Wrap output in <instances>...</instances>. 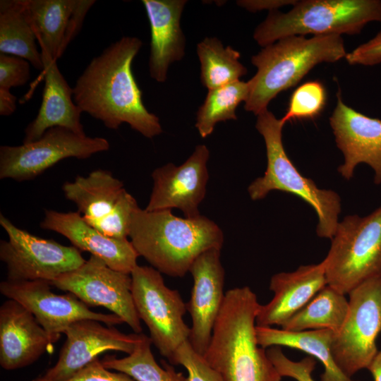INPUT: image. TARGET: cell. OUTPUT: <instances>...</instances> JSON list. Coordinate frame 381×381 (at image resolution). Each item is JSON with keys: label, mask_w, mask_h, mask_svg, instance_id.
Segmentation results:
<instances>
[{"label": "cell", "mask_w": 381, "mask_h": 381, "mask_svg": "<svg viewBox=\"0 0 381 381\" xmlns=\"http://www.w3.org/2000/svg\"><path fill=\"white\" fill-rule=\"evenodd\" d=\"M139 256L159 272L182 277L203 252L221 249L224 234L219 226L200 215L195 219L174 215L171 210L133 213L129 234Z\"/></svg>", "instance_id": "3"}, {"label": "cell", "mask_w": 381, "mask_h": 381, "mask_svg": "<svg viewBox=\"0 0 381 381\" xmlns=\"http://www.w3.org/2000/svg\"><path fill=\"white\" fill-rule=\"evenodd\" d=\"M0 225L8 235L7 241H0V260L6 265L7 280L51 282L85 262L74 246L35 236L17 227L2 213Z\"/></svg>", "instance_id": "11"}, {"label": "cell", "mask_w": 381, "mask_h": 381, "mask_svg": "<svg viewBox=\"0 0 381 381\" xmlns=\"http://www.w3.org/2000/svg\"><path fill=\"white\" fill-rule=\"evenodd\" d=\"M345 58L351 65L373 66L381 64V31L346 54Z\"/></svg>", "instance_id": "36"}, {"label": "cell", "mask_w": 381, "mask_h": 381, "mask_svg": "<svg viewBox=\"0 0 381 381\" xmlns=\"http://www.w3.org/2000/svg\"><path fill=\"white\" fill-rule=\"evenodd\" d=\"M17 97L10 90L0 88V115L8 116L13 114L16 109Z\"/></svg>", "instance_id": "38"}, {"label": "cell", "mask_w": 381, "mask_h": 381, "mask_svg": "<svg viewBox=\"0 0 381 381\" xmlns=\"http://www.w3.org/2000/svg\"><path fill=\"white\" fill-rule=\"evenodd\" d=\"M326 100V90L321 83L306 82L294 90L281 120L285 124L294 119H313L323 110Z\"/></svg>", "instance_id": "31"}, {"label": "cell", "mask_w": 381, "mask_h": 381, "mask_svg": "<svg viewBox=\"0 0 381 381\" xmlns=\"http://www.w3.org/2000/svg\"><path fill=\"white\" fill-rule=\"evenodd\" d=\"M349 310L334 332L331 351L339 368L351 377L368 369L378 349L376 339L381 332V275L372 277L349 294Z\"/></svg>", "instance_id": "9"}, {"label": "cell", "mask_w": 381, "mask_h": 381, "mask_svg": "<svg viewBox=\"0 0 381 381\" xmlns=\"http://www.w3.org/2000/svg\"><path fill=\"white\" fill-rule=\"evenodd\" d=\"M267 354L279 374L296 381H315L312 373L315 368L316 359L308 356L294 361L284 353L280 346H271L266 349Z\"/></svg>", "instance_id": "33"}, {"label": "cell", "mask_w": 381, "mask_h": 381, "mask_svg": "<svg viewBox=\"0 0 381 381\" xmlns=\"http://www.w3.org/2000/svg\"><path fill=\"white\" fill-rule=\"evenodd\" d=\"M249 91L248 81L240 80L209 90L196 115L195 127L200 136L204 138L210 135L219 122L236 120V108L241 102H246Z\"/></svg>", "instance_id": "30"}, {"label": "cell", "mask_w": 381, "mask_h": 381, "mask_svg": "<svg viewBox=\"0 0 381 381\" xmlns=\"http://www.w3.org/2000/svg\"><path fill=\"white\" fill-rule=\"evenodd\" d=\"M337 98L329 123L337 146L344 157L338 171L349 180L356 167L365 163L374 171V183L381 184V119L369 117L346 105L340 91Z\"/></svg>", "instance_id": "17"}, {"label": "cell", "mask_w": 381, "mask_h": 381, "mask_svg": "<svg viewBox=\"0 0 381 381\" xmlns=\"http://www.w3.org/2000/svg\"><path fill=\"white\" fill-rule=\"evenodd\" d=\"M44 280L9 281L0 283V292L7 299L14 300L35 316L54 344L72 323L85 319L101 322L109 326L123 323L114 313L94 312L71 293L56 294Z\"/></svg>", "instance_id": "14"}, {"label": "cell", "mask_w": 381, "mask_h": 381, "mask_svg": "<svg viewBox=\"0 0 381 381\" xmlns=\"http://www.w3.org/2000/svg\"><path fill=\"white\" fill-rule=\"evenodd\" d=\"M62 190L89 225L109 237H129L133 215L138 205L123 182L111 171L97 169L87 176H77L73 181L65 182Z\"/></svg>", "instance_id": "10"}, {"label": "cell", "mask_w": 381, "mask_h": 381, "mask_svg": "<svg viewBox=\"0 0 381 381\" xmlns=\"http://www.w3.org/2000/svg\"><path fill=\"white\" fill-rule=\"evenodd\" d=\"M322 262L327 284L344 295L381 275V205L368 216L339 222Z\"/></svg>", "instance_id": "7"}, {"label": "cell", "mask_w": 381, "mask_h": 381, "mask_svg": "<svg viewBox=\"0 0 381 381\" xmlns=\"http://www.w3.org/2000/svg\"><path fill=\"white\" fill-rule=\"evenodd\" d=\"M209 156L207 146L198 145L182 164L168 163L155 169L152 174V190L145 210L177 208L186 218L200 217L198 207L205 196L209 179L207 167Z\"/></svg>", "instance_id": "16"}, {"label": "cell", "mask_w": 381, "mask_h": 381, "mask_svg": "<svg viewBox=\"0 0 381 381\" xmlns=\"http://www.w3.org/2000/svg\"><path fill=\"white\" fill-rule=\"evenodd\" d=\"M45 230L57 232L79 250L102 259L111 269L131 274L139 257L127 239L109 237L89 225L77 212H61L48 210L40 224Z\"/></svg>", "instance_id": "21"}, {"label": "cell", "mask_w": 381, "mask_h": 381, "mask_svg": "<svg viewBox=\"0 0 381 381\" xmlns=\"http://www.w3.org/2000/svg\"><path fill=\"white\" fill-rule=\"evenodd\" d=\"M348 310L345 295L327 284L281 327L293 332L329 329L337 332Z\"/></svg>", "instance_id": "27"}, {"label": "cell", "mask_w": 381, "mask_h": 381, "mask_svg": "<svg viewBox=\"0 0 381 381\" xmlns=\"http://www.w3.org/2000/svg\"><path fill=\"white\" fill-rule=\"evenodd\" d=\"M142 44L136 37L124 36L94 57L73 87V101L107 128L116 130L126 123L152 138L162 133V126L145 107L131 68Z\"/></svg>", "instance_id": "1"}, {"label": "cell", "mask_w": 381, "mask_h": 381, "mask_svg": "<svg viewBox=\"0 0 381 381\" xmlns=\"http://www.w3.org/2000/svg\"><path fill=\"white\" fill-rule=\"evenodd\" d=\"M327 285L323 262L301 265L291 272L274 274L269 289L272 300L260 306L256 326H282Z\"/></svg>", "instance_id": "22"}, {"label": "cell", "mask_w": 381, "mask_h": 381, "mask_svg": "<svg viewBox=\"0 0 381 381\" xmlns=\"http://www.w3.org/2000/svg\"><path fill=\"white\" fill-rule=\"evenodd\" d=\"M368 370L370 372L374 381H381V349L378 350Z\"/></svg>", "instance_id": "39"}, {"label": "cell", "mask_w": 381, "mask_h": 381, "mask_svg": "<svg viewBox=\"0 0 381 381\" xmlns=\"http://www.w3.org/2000/svg\"><path fill=\"white\" fill-rule=\"evenodd\" d=\"M374 21L381 22L380 0L297 1L287 13L270 11L253 38L264 47L291 35H356Z\"/></svg>", "instance_id": "6"}, {"label": "cell", "mask_w": 381, "mask_h": 381, "mask_svg": "<svg viewBox=\"0 0 381 381\" xmlns=\"http://www.w3.org/2000/svg\"><path fill=\"white\" fill-rule=\"evenodd\" d=\"M260 304L249 286L225 292L210 344L203 354L225 381H282L256 334Z\"/></svg>", "instance_id": "2"}, {"label": "cell", "mask_w": 381, "mask_h": 381, "mask_svg": "<svg viewBox=\"0 0 381 381\" xmlns=\"http://www.w3.org/2000/svg\"><path fill=\"white\" fill-rule=\"evenodd\" d=\"M200 63V81L209 90L239 80L247 68L239 61L240 53L224 47L217 37H205L197 44Z\"/></svg>", "instance_id": "28"}, {"label": "cell", "mask_w": 381, "mask_h": 381, "mask_svg": "<svg viewBox=\"0 0 381 381\" xmlns=\"http://www.w3.org/2000/svg\"><path fill=\"white\" fill-rule=\"evenodd\" d=\"M220 250L211 248L203 252L189 269L193 284L190 299L186 303L192 320L188 341L201 356L210 344L225 296V274L220 260Z\"/></svg>", "instance_id": "18"}, {"label": "cell", "mask_w": 381, "mask_h": 381, "mask_svg": "<svg viewBox=\"0 0 381 381\" xmlns=\"http://www.w3.org/2000/svg\"><path fill=\"white\" fill-rule=\"evenodd\" d=\"M66 337L56 363L44 374L31 381H66L109 351L130 354L141 333L124 334L97 320L85 319L71 324L64 332Z\"/></svg>", "instance_id": "15"}, {"label": "cell", "mask_w": 381, "mask_h": 381, "mask_svg": "<svg viewBox=\"0 0 381 381\" xmlns=\"http://www.w3.org/2000/svg\"><path fill=\"white\" fill-rule=\"evenodd\" d=\"M259 345L286 346L302 351L318 360L324 367L320 381H360L346 376L336 364L331 351L334 332L329 329L300 332L287 331L272 327L256 326Z\"/></svg>", "instance_id": "25"}, {"label": "cell", "mask_w": 381, "mask_h": 381, "mask_svg": "<svg viewBox=\"0 0 381 381\" xmlns=\"http://www.w3.org/2000/svg\"><path fill=\"white\" fill-rule=\"evenodd\" d=\"M54 342L35 316L18 302L0 307V365L6 370L27 367L53 349Z\"/></svg>", "instance_id": "19"}, {"label": "cell", "mask_w": 381, "mask_h": 381, "mask_svg": "<svg viewBox=\"0 0 381 381\" xmlns=\"http://www.w3.org/2000/svg\"><path fill=\"white\" fill-rule=\"evenodd\" d=\"M296 1H297L294 0H243L238 1L237 4L251 12H255L263 9H268L270 11H272L285 5H294Z\"/></svg>", "instance_id": "37"}, {"label": "cell", "mask_w": 381, "mask_h": 381, "mask_svg": "<svg viewBox=\"0 0 381 381\" xmlns=\"http://www.w3.org/2000/svg\"><path fill=\"white\" fill-rule=\"evenodd\" d=\"M169 363L182 365L188 373L187 381H225L203 356L193 349L188 341L178 349Z\"/></svg>", "instance_id": "32"}, {"label": "cell", "mask_w": 381, "mask_h": 381, "mask_svg": "<svg viewBox=\"0 0 381 381\" xmlns=\"http://www.w3.org/2000/svg\"><path fill=\"white\" fill-rule=\"evenodd\" d=\"M52 286L71 293L87 306H102L119 316L134 333H142L132 291L131 274L109 267L91 255L78 268L58 277Z\"/></svg>", "instance_id": "13"}, {"label": "cell", "mask_w": 381, "mask_h": 381, "mask_svg": "<svg viewBox=\"0 0 381 381\" xmlns=\"http://www.w3.org/2000/svg\"><path fill=\"white\" fill-rule=\"evenodd\" d=\"M109 147L106 138L80 135L63 127H53L34 142L1 145L0 179L32 180L64 159H87Z\"/></svg>", "instance_id": "12"}, {"label": "cell", "mask_w": 381, "mask_h": 381, "mask_svg": "<svg viewBox=\"0 0 381 381\" xmlns=\"http://www.w3.org/2000/svg\"><path fill=\"white\" fill-rule=\"evenodd\" d=\"M346 54L339 35H291L264 47L251 58L257 72L248 80L245 110L258 116L280 92L295 86L314 66L337 61Z\"/></svg>", "instance_id": "4"}, {"label": "cell", "mask_w": 381, "mask_h": 381, "mask_svg": "<svg viewBox=\"0 0 381 381\" xmlns=\"http://www.w3.org/2000/svg\"><path fill=\"white\" fill-rule=\"evenodd\" d=\"M95 0H23L40 51L57 61L80 30Z\"/></svg>", "instance_id": "20"}, {"label": "cell", "mask_w": 381, "mask_h": 381, "mask_svg": "<svg viewBox=\"0 0 381 381\" xmlns=\"http://www.w3.org/2000/svg\"><path fill=\"white\" fill-rule=\"evenodd\" d=\"M66 381H136L127 374L111 371L96 358Z\"/></svg>", "instance_id": "35"}, {"label": "cell", "mask_w": 381, "mask_h": 381, "mask_svg": "<svg viewBox=\"0 0 381 381\" xmlns=\"http://www.w3.org/2000/svg\"><path fill=\"white\" fill-rule=\"evenodd\" d=\"M152 344L150 338L141 333L131 353L122 358L106 356L101 361L107 369L127 374L136 381H187V377L171 364L164 361L162 365L157 363Z\"/></svg>", "instance_id": "29"}, {"label": "cell", "mask_w": 381, "mask_h": 381, "mask_svg": "<svg viewBox=\"0 0 381 381\" xmlns=\"http://www.w3.org/2000/svg\"><path fill=\"white\" fill-rule=\"evenodd\" d=\"M30 78V64L19 56L0 53V88L10 90L26 84Z\"/></svg>", "instance_id": "34"}, {"label": "cell", "mask_w": 381, "mask_h": 381, "mask_svg": "<svg viewBox=\"0 0 381 381\" xmlns=\"http://www.w3.org/2000/svg\"><path fill=\"white\" fill-rule=\"evenodd\" d=\"M40 52L44 78L42 100L36 117L25 129L23 143L38 140L48 129L56 126L86 135L80 120L82 111L73 101V87L59 71L56 61Z\"/></svg>", "instance_id": "23"}, {"label": "cell", "mask_w": 381, "mask_h": 381, "mask_svg": "<svg viewBox=\"0 0 381 381\" xmlns=\"http://www.w3.org/2000/svg\"><path fill=\"white\" fill-rule=\"evenodd\" d=\"M186 0H143L150 27L149 73L158 83L167 78L171 64L185 55L180 21Z\"/></svg>", "instance_id": "24"}, {"label": "cell", "mask_w": 381, "mask_h": 381, "mask_svg": "<svg viewBox=\"0 0 381 381\" xmlns=\"http://www.w3.org/2000/svg\"><path fill=\"white\" fill-rule=\"evenodd\" d=\"M37 37L25 11L23 0L0 1V53L25 59L43 71Z\"/></svg>", "instance_id": "26"}, {"label": "cell", "mask_w": 381, "mask_h": 381, "mask_svg": "<svg viewBox=\"0 0 381 381\" xmlns=\"http://www.w3.org/2000/svg\"><path fill=\"white\" fill-rule=\"evenodd\" d=\"M131 276L138 316L147 326L152 344L170 363L189 339L190 327L183 320L186 303L179 291L166 286L162 273L152 267L138 265Z\"/></svg>", "instance_id": "8"}, {"label": "cell", "mask_w": 381, "mask_h": 381, "mask_svg": "<svg viewBox=\"0 0 381 381\" xmlns=\"http://www.w3.org/2000/svg\"><path fill=\"white\" fill-rule=\"evenodd\" d=\"M281 119L266 109L257 116L255 128L262 135L267 165L265 174L248 188L253 200L264 198L272 190L292 193L313 207L318 217L317 234L332 238L341 212L339 195L332 190L320 189L310 179L304 177L286 155L282 143Z\"/></svg>", "instance_id": "5"}]
</instances>
